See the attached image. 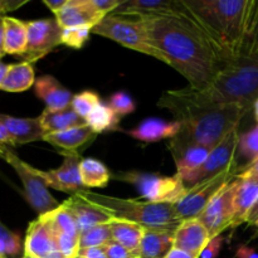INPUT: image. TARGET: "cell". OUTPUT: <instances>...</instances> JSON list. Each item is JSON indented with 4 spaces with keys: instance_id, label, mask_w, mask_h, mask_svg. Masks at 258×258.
<instances>
[{
    "instance_id": "cell-52",
    "label": "cell",
    "mask_w": 258,
    "mask_h": 258,
    "mask_svg": "<svg viewBox=\"0 0 258 258\" xmlns=\"http://www.w3.org/2000/svg\"><path fill=\"white\" fill-rule=\"evenodd\" d=\"M8 148H9V146L4 145V144H3L2 141H0V158H2V155H3V154H4V151L7 150Z\"/></svg>"
},
{
    "instance_id": "cell-17",
    "label": "cell",
    "mask_w": 258,
    "mask_h": 258,
    "mask_svg": "<svg viewBox=\"0 0 258 258\" xmlns=\"http://www.w3.org/2000/svg\"><path fill=\"white\" fill-rule=\"evenodd\" d=\"M106 15L98 12L91 0H68L67 5L55 14V20L62 29L73 27L95 28Z\"/></svg>"
},
{
    "instance_id": "cell-55",
    "label": "cell",
    "mask_w": 258,
    "mask_h": 258,
    "mask_svg": "<svg viewBox=\"0 0 258 258\" xmlns=\"http://www.w3.org/2000/svg\"><path fill=\"white\" fill-rule=\"evenodd\" d=\"M3 17V15H2V13H0V18H2Z\"/></svg>"
},
{
    "instance_id": "cell-23",
    "label": "cell",
    "mask_w": 258,
    "mask_h": 258,
    "mask_svg": "<svg viewBox=\"0 0 258 258\" xmlns=\"http://www.w3.org/2000/svg\"><path fill=\"white\" fill-rule=\"evenodd\" d=\"M254 57H258V0H248L243 33L231 62Z\"/></svg>"
},
{
    "instance_id": "cell-34",
    "label": "cell",
    "mask_w": 258,
    "mask_h": 258,
    "mask_svg": "<svg viewBox=\"0 0 258 258\" xmlns=\"http://www.w3.org/2000/svg\"><path fill=\"white\" fill-rule=\"evenodd\" d=\"M24 244L19 234L10 231L0 221V256L3 258H22Z\"/></svg>"
},
{
    "instance_id": "cell-58",
    "label": "cell",
    "mask_w": 258,
    "mask_h": 258,
    "mask_svg": "<svg viewBox=\"0 0 258 258\" xmlns=\"http://www.w3.org/2000/svg\"><path fill=\"white\" fill-rule=\"evenodd\" d=\"M0 258H3V257H2V256H0Z\"/></svg>"
},
{
    "instance_id": "cell-26",
    "label": "cell",
    "mask_w": 258,
    "mask_h": 258,
    "mask_svg": "<svg viewBox=\"0 0 258 258\" xmlns=\"http://www.w3.org/2000/svg\"><path fill=\"white\" fill-rule=\"evenodd\" d=\"M96 136L97 135L91 130L90 126L83 123L59 133L45 134L42 140L64 151H76L81 146L91 143Z\"/></svg>"
},
{
    "instance_id": "cell-3",
    "label": "cell",
    "mask_w": 258,
    "mask_h": 258,
    "mask_svg": "<svg viewBox=\"0 0 258 258\" xmlns=\"http://www.w3.org/2000/svg\"><path fill=\"white\" fill-rule=\"evenodd\" d=\"M183 4L228 64L242 38L248 0H183Z\"/></svg>"
},
{
    "instance_id": "cell-22",
    "label": "cell",
    "mask_w": 258,
    "mask_h": 258,
    "mask_svg": "<svg viewBox=\"0 0 258 258\" xmlns=\"http://www.w3.org/2000/svg\"><path fill=\"white\" fill-rule=\"evenodd\" d=\"M62 204L68 209L71 216L75 219L80 234L93 228V227L110 223L112 221V218L107 213L91 206L90 203H87L77 196H71Z\"/></svg>"
},
{
    "instance_id": "cell-36",
    "label": "cell",
    "mask_w": 258,
    "mask_h": 258,
    "mask_svg": "<svg viewBox=\"0 0 258 258\" xmlns=\"http://www.w3.org/2000/svg\"><path fill=\"white\" fill-rule=\"evenodd\" d=\"M237 154H239L246 160L243 165L251 164L252 161H254L258 158V125L252 130H249L248 133L242 134L239 136Z\"/></svg>"
},
{
    "instance_id": "cell-8",
    "label": "cell",
    "mask_w": 258,
    "mask_h": 258,
    "mask_svg": "<svg viewBox=\"0 0 258 258\" xmlns=\"http://www.w3.org/2000/svg\"><path fill=\"white\" fill-rule=\"evenodd\" d=\"M238 161L232 164L227 169L222 170L217 175L202 180L191 186H186L184 196L174 204L176 214L181 221L199 218L204 209L207 208L216 194L223 188L226 184L233 180L238 170Z\"/></svg>"
},
{
    "instance_id": "cell-24",
    "label": "cell",
    "mask_w": 258,
    "mask_h": 258,
    "mask_svg": "<svg viewBox=\"0 0 258 258\" xmlns=\"http://www.w3.org/2000/svg\"><path fill=\"white\" fill-rule=\"evenodd\" d=\"M180 130L178 121H165L161 118L151 117L136 126L133 130L126 131L127 135L143 143H158V141L173 139Z\"/></svg>"
},
{
    "instance_id": "cell-38",
    "label": "cell",
    "mask_w": 258,
    "mask_h": 258,
    "mask_svg": "<svg viewBox=\"0 0 258 258\" xmlns=\"http://www.w3.org/2000/svg\"><path fill=\"white\" fill-rule=\"evenodd\" d=\"M93 28L87 27H73L67 28L62 30V44L67 47L75 48V49H81L83 45L90 39V35L92 33Z\"/></svg>"
},
{
    "instance_id": "cell-15",
    "label": "cell",
    "mask_w": 258,
    "mask_h": 258,
    "mask_svg": "<svg viewBox=\"0 0 258 258\" xmlns=\"http://www.w3.org/2000/svg\"><path fill=\"white\" fill-rule=\"evenodd\" d=\"M59 252L48 217L39 216L28 226L24 239V253L35 258H49Z\"/></svg>"
},
{
    "instance_id": "cell-37",
    "label": "cell",
    "mask_w": 258,
    "mask_h": 258,
    "mask_svg": "<svg viewBox=\"0 0 258 258\" xmlns=\"http://www.w3.org/2000/svg\"><path fill=\"white\" fill-rule=\"evenodd\" d=\"M100 103L101 100L97 93L93 92V91H83V92L73 96L71 107L78 116L86 120V117L92 112L93 108Z\"/></svg>"
},
{
    "instance_id": "cell-29",
    "label": "cell",
    "mask_w": 258,
    "mask_h": 258,
    "mask_svg": "<svg viewBox=\"0 0 258 258\" xmlns=\"http://www.w3.org/2000/svg\"><path fill=\"white\" fill-rule=\"evenodd\" d=\"M3 24H4L5 53L13 55L24 54L28 40L27 22L4 15Z\"/></svg>"
},
{
    "instance_id": "cell-31",
    "label": "cell",
    "mask_w": 258,
    "mask_h": 258,
    "mask_svg": "<svg viewBox=\"0 0 258 258\" xmlns=\"http://www.w3.org/2000/svg\"><path fill=\"white\" fill-rule=\"evenodd\" d=\"M108 224H110L111 233H112V241L122 244L135 256V252L140 246L145 229L138 224L120 221V219H112Z\"/></svg>"
},
{
    "instance_id": "cell-54",
    "label": "cell",
    "mask_w": 258,
    "mask_h": 258,
    "mask_svg": "<svg viewBox=\"0 0 258 258\" xmlns=\"http://www.w3.org/2000/svg\"><path fill=\"white\" fill-rule=\"evenodd\" d=\"M130 258H140V257H136V256H133V257H130Z\"/></svg>"
},
{
    "instance_id": "cell-4",
    "label": "cell",
    "mask_w": 258,
    "mask_h": 258,
    "mask_svg": "<svg viewBox=\"0 0 258 258\" xmlns=\"http://www.w3.org/2000/svg\"><path fill=\"white\" fill-rule=\"evenodd\" d=\"M75 196L107 213L112 219L130 222L143 227L144 229L174 233L183 222L176 214L174 204L170 203H153L145 199L118 198L88 189Z\"/></svg>"
},
{
    "instance_id": "cell-41",
    "label": "cell",
    "mask_w": 258,
    "mask_h": 258,
    "mask_svg": "<svg viewBox=\"0 0 258 258\" xmlns=\"http://www.w3.org/2000/svg\"><path fill=\"white\" fill-rule=\"evenodd\" d=\"M223 243L224 237L222 236V234L211 238V241L208 242L207 247L203 249V252H202L201 258H217L218 257L219 252H221Z\"/></svg>"
},
{
    "instance_id": "cell-43",
    "label": "cell",
    "mask_w": 258,
    "mask_h": 258,
    "mask_svg": "<svg viewBox=\"0 0 258 258\" xmlns=\"http://www.w3.org/2000/svg\"><path fill=\"white\" fill-rule=\"evenodd\" d=\"M81 258H107L105 248L102 247H90V248H81L78 252Z\"/></svg>"
},
{
    "instance_id": "cell-32",
    "label": "cell",
    "mask_w": 258,
    "mask_h": 258,
    "mask_svg": "<svg viewBox=\"0 0 258 258\" xmlns=\"http://www.w3.org/2000/svg\"><path fill=\"white\" fill-rule=\"evenodd\" d=\"M80 174L85 188H105L111 179L107 166L102 161L93 158L81 160Z\"/></svg>"
},
{
    "instance_id": "cell-11",
    "label": "cell",
    "mask_w": 258,
    "mask_h": 258,
    "mask_svg": "<svg viewBox=\"0 0 258 258\" xmlns=\"http://www.w3.org/2000/svg\"><path fill=\"white\" fill-rule=\"evenodd\" d=\"M28 40L25 62L34 63L62 44V28L55 19H38L27 22Z\"/></svg>"
},
{
    "instance_id": "cell-25",
    "label": "cell",
    "mask_w": 258,
    "mask_h": 258,
    "mask_svg": "<svg viewBox=\"0 0 258 258\" xmlns=\"http://www.w3.org/2000/svg\"><path fill=\"white\" fill-rule=\"evenodd\" d=\"M169 150L175 161L176 174L181 179L198 169L211 154L212 149L201 145H176L169 143Z\"/></svg>"
},
{
    "instance_id": "cell-39",
    "label": "cell",
    "mask_w": 258,
    "mask_h": 258,
    "mask_svg": "<svg viewBox=\"0 0 258 258\" xmlns=\"http://www.w3.org/2000/svg\"><path fill=\"white\" fill-rule=\"evenodd\" d=\"M108 106L117 113L118 116L130 115L135 111L136 105L130 95L126 92H116L110 97Z\"/></svg>"
},
{
    "instance_id": "cell-44",
    "label": "cell",
    "mask_w": 258,
    "mask_h": 258,
    "mask_svg": "<svg viewBox=\"0 0 258 258\" xmlns=\"http://www.w3.org/2000/svg\"><path fill=\"white\" fill-rule=\"evenodd\" d=\"M236 257L237 258H258V252L252 247L246 246V244H241L237 247L236 249Z\"/></svg>"
},
{
    "instance_id": "cell-21",
    "label": "cell",
    "mask_w": 258,
    "mask_h": 258,
    "mask_svg": "<svg viewBox=\"0 0 258 258\" xmlns=\"http://www.w3.org/2000/svg\"><path fill=\"white\" fill-rule=\"evenodd\" d=\"M0 122L9 134L12 146L34 143L42 140L44 136V131L38 117H15V116L0 113Z\"/></svg>"
},
{
    "instance_id": "cell-46",
    "label": "cell",
    "mask_w": 258,
    "mask_h": 258,
    "mask_svg": "<svg viewBox=\"0 0 258 258\" xmlns=\"http://www.w3.org/2000/svg\"><path fill=\"white\" fill-rule=\"evenodd\" d=\"M239 173L258 174V158L254 161H252L251 164H247V165H243V166H238L237 174H239Z\"/></svg>"
},
{
    "instance_id": "cell-48",
    "label": "cell",
    "mask_w": 258,
    "mask_h": 258,
    "mask_svg": "<svg viewBox=\"0 0 258 258\" xmlns=\"http://www.w3.org/2000/svg\"><path fill=\"white\" fill-rule=\"evenodd\" d=\"M165 258H196V257L191 256V254H189V253H186V252L180 251V249H178V248H173L168 254H166Z\"/></svg>"
},
{
    "instance_id": "cell-14",
    "label": "cell",
    "mask_w": 258,
    "mask_h": 258,
    "mask_svg": "<svg viewBox=\"0 0 258 258\" xmlns=\"http://www.w3.org/2000/svg\"><path fill=\"white\" fill-rule=\"evenodd\" d=\"M54 233L57 249L64 258H75L80 252V232L68 209L63 204L55 211L47 213Z\"/></svg>"
},
{
    "instance_id": "cell-20",
    "label": "cell",
    "mask_w": 258,
    "mask_h": 258,
    "mask_svg": "<svg viewBox=\"0 0 258 258\" xmlns=\"http://www.w3.org/2000/svg\"><path fill=\"white\" fill-rule=\"evenodd\" d=\"M34 92L50 111H60L71 107L73 95L55 77L45 75L35 80Z\"/></svg>"
},
{
    "instance_id": "cell-33",
    "label": "cell",
    "mask_w": 258,
    "mask_h": 258,
    "mask_svg": "<svg viewBox=\"0 0 258 258\" xmlns=\"http://www.w3.org/2000/svg\"><path fill=\"white\" fill-rule=\"evenodd\" d=\"M86 125L90 126L91 130L98 135V134L106 133V131L117 130L120 116L112 110L108 105L101 102L100 105L93 108L92 112L86 117Z\"/></svg>"
},
{
    "instance_id": "cell-56",
    "label": "cell",
    "mask_w": 258,
    "mask_h": 258,
    "mask_svg": "<svg viewBox=\"0 0 258 258\" xmlns=\"http://www.w3.org/2000/svg\"><path fill=\"white\" fill-rule=\"evenodd\" d=\"M75 258H81V257H80V256H77V257H75Z\"/></svg>"
},
{
    "instance_id": "cell-57",
    "label": "cell",
    "mask_w": 258,
    "mask_h": 258,
    "mask_svg": "<svg viewBox=\"0 0 258 258\" xmlns=\"http://www.w3.org/2000/svg\"><path fill=\"white\" fill-rule=\"evenodd\" d=\"M256 227H257V229H258V223H257V224H256Z\"/></svg>"
},
{
    "instance_id": "cell-49",
    "label": "cell",
    "mask_w": 258,
    "mask_h": 258,
    "mask_svg": "<svg viewBox=\"0 0 258 258\" xmlns=\"http://www.w3.org/2000/svg\"><path fill=\"white\" fill-rule=\"evenodd\" d=\"M7 54L5 53V43H4V24H3V17L0 18V58Z\"/></svg>"
},
{
    "instance_id": "cell-30",
    "label": "cell",
    "mask_w": 258,
    "mask_h": 258,
    "mask_svg": "<svg viewBox=\"0 0 258 258\" xmlns=\"http://www.w3.org/2000/svg\"><path fill=\"white\" fill-rule=\"evenodd\" d=\"M38 118H39L43 131H44V135L45 134L59 133V131L68 130V128L86 123V121L81 116H78L72 107L60 111H50L45 108Z\"/></svg>"
},
{
    "instance_id": "cell-2",
    "label": "cell",
    "mask_w": 258,
    "mask_h": 258,
    "mask_svg": "<svg viewBox=\"0 0 258 258\" xmlns=\"http://www.w3.org/2000/svg\"><path fill=\"white\" fill-rule=\"evenodd\" d=\"M158 106L170 111L180 123L179 133L169 143L208 149L216 148L232 131L237 130L249 111L239 103L198 102L186 88L164 92Z\"/></svg>"
},
{
    "instance_id": "cell-12",
    "label": "cell",
    "mask_w": 258,
    "mask_h": 258,
    "mask_svg": "<svg viewBox=\"0 0 258 258\" xmlns=\"http://www.w3.org/2000/svg\"><path fill=\"white\" fill-rule=\"evenodd\" d=\"M239 136H241V134H239L238 128L232 131L216 148L212 149L207 160L198 169L189 173L183 179L184 183H188L189 186H191L194 184L199 183V181L206 180V179L211 178V176L217 175L222 170H224V169L231 166L233 163H236Z\"/></svg>"
},
{
    "instance_id": "cell-45",
    "label": "cell",
    "mask_w": 258,
    "mask_h": 258,
    "mask_svg": "<svg viewBox=\"0 0 258 258\" xmlns=\"http://www.w3.org/2000/svg\"><path fill=\"white\" fill-rule=\"evenodd\" d=\"M43 3H44V5L50 10V12L57 14L58 12H60V10L67 5L68 0H44Z\"/></svg>"
},
{
    "instance_id": "cell-42",
    "label": "cell",
    "mask_w": 258,
    "mask_h": 258,
    "mask_svg": "<svg viewBox=\"0 0 258 258\" xmlns=\"http://www.w3.org/2000/svg\"><path fill=\"white\" fill-rule=\"evenodd\" d=\"M91 3L98 12H101L103 15L107 17V15L112 14L118 9V7L122 4L123 0H91Z\"/></svg>"
},
{
    "instance_id": "cell-5",
    "label": "cell",
    "mask_w": 258,
    "mask_h": 258,
    "mask_svg": "<svg viewBox=\"0 0 258 258\" xmlns=\"http://www.w3.org/2000/svg\"><path fill=\"white\" fill-rule=\"evenodd\" d=\"M186 91L198 102L239 103L251 111L258 98V57L228 63L208 90Z\"/></svg>"
},
{
    "instance_id": "cell-19",
    "label": "cell",
    "mask_w": 258,
    "mask_h": 258,
    "mask_svg": "<svg viewBox=\"0 0 258 258\" xmlns=\"http://www.w3.org/2000/svg\"><path fill=\"white\" fill-rule=\"evenodd\" d=\"M211 241L208 231L198 218L183 221L174 232V248L201 258L202 252Z\"/></svg>"
},
{
    "instance_id": "cell-6",
    "label": "cell",
    "mask_w": 258,
    "mask_h": 258,
    "mask_svg": "<svg viewBox=\"0 0 258 258\" xmlns=\"http://www.w3.org/2000/svg\"><path fill=\"white\" fill-rule=\"evenodd\" d=\"M92 33L168 64L166 58L153 45L143 22L138 18L110 14L93 28Z\"/></svg>"
},
{
    "instance_id": "cell-7",
    "label": "cell",
    "mask_w": 258,
    "mask_h": 258,
    "mask_svg": "<svg viewBox=\"0 0 258 258\" xmlns=\"http://www.w3.org/2000/svg\"><path fill=\"white\" fill-rule=\"evenodd\" d=\"M113 178L134 185L143 199L153 203L175 204L186 190L185 183L178 174L165 176L143 171H121Z\"/></svg>"
},
{
    "instance_id": "cell-40",
    "label": "cell",
    "mask_w": 258,
    "mask_h": 258,
    "mask_svg": "<svg viewBox=\"0 0 258 258\" xmlns=\"http://www.w3.org/2000/svg\"><path fill=\"white\" fill-rule=\"evenodd\" d=\"M105 253L107 258H130L134 254L128 249H126L122 244L117 243L115 241H111L103 246Z\"/></svg>"
},
{
    "instance_id": "cell-18",
    "label": "cell",
    "mask_w": 258,
    "mask_h": 258,
    "mask_svg": "<svg viewBox=\"0 0 258 258\" xmlns=\"http://www.w3.org/2000/svg\"><path fill=\"white\" fill-rule=\"evenodd\" d=\"M237 189L234 194V216L232 228L246 223L251 209L258 201V174L239 173L236 175Z\"/></svg>"
},
{
    "instance_id": "cell-53",
    "label": "cell",
    "mask_w": 258,
    "mask_h": 258,
    "mask_svg": "<svg viewBox=\"0 0 258 258\" xmlns=\"http://www.w3.org/2000/svg\"><path fill=\"white\" fill-rule=\"evenodd\" d=\"M22 258H35V257H32V256H29V254H23V257Z\"/></svg>"
},
{
    "instance_id": "cell-35",
    "label": "cell",
    "mask_w": 258,
    "mask_h": 258,
    "mask_svg": "<svg viewBox=\"0 0 258 258\" xmlns=\"http://www.w3.org/2000/svg\"><path fill=\"white\" fill-rule=\"evenodd\" d=\"M111 241H112V233H111L110 224H101L80 234V249L102 247Z\"/></svg>"
},
{
    "instance_id": "cell-27",
    "label": "cell",
    "mask_w": 258,
    "mask_h": 258,
    "mask_svg": "<svg viewBox=\"0 0 258 258\" xmlns=\"http://www.w3.org/2000/svg\"><path fill=\"white\" fill-rule=\"evenodd\" d=\"M173 248L174 233L145 229L135 256L140 258H165Z\"/></svg>"
},
{
    "instance_id": "cell-1",
    "label": "cell",
    "mask_w": 258,
    "mask_h": 258,
    "mask_svg": "<svg viewBox=\"0 0 258 258\" xmlns=\"http://www.w3.org/2000/svg\"><path fill=\"white\" fill-rule=\"evenodd\" d=\"M140 20L154 47L193 90H208L226 68L227 62L221 50L189 15L185 7L180 14Z\"/></svg>"
},
{
    "instance_id": "cell-10",
    "label": "cell",
    "mask_w": 258,
    "mask_h": 258,
    "mask_svg": "<svg viewBox=\"0 0 258 258\" xmlns=\"http://www.w3.org/2000/svg\"><path fill=\"white\" fill-rule=\"evenodd\" d=\"M237 189V180H233L223 186L216 194L211 203L207 206L203 213L199 216V221L208 231L211 238L219 236L226 229L232 228L234 216V194Z\"/></svg>"
},
{
    "instance_id": "cell-51",
    "label": "cell",
    "mask_w": 258,
    "mask_h": 258,
    "mask_svg": "<svg viewBox=\"0 0 258 258\" xmlns=\"http://www.w3.org/2000/svg\"><path fill=\"white\" fill-rule=\"evenodd\" d=\"M252 110H253V115H254V118H256V122L258 125V98L256 101H254L253 106H252Z\"/></svg>"
},
{
    "instance_id": "cell-50",
    "label": "cell",
    "mask_w": 258,
    "mask_h": 258,
    "mask_svg": "<svg viewBox=\"0 0 258 258\" xmlns=\"http://www.w3.org/2000/svg\"><path fill=\"white\" fill-rule=\"evenodd\" d=\"M8 66L9 64H5V63L0 62V86H2V82H3V80H4L5 75H7Z\"/></svg>"
},
{
    "instance_id": "cell-13",
    "label": "cell",
    "mask_w": 258,
    "mask_h": 258,
    "mask_svg": "<svg viewBox=\"0 0 258 258\" xmlns=\"http://www.w3.org/2000/svg\"><path fill=\"white\" fill-rule=\"evenodd\" d=\"M63 164L52 170H39L38 173L48 185V188L71 193L72 196L85 190L80 174V164L82 158L77 151H62Z\"/></svg>"
},
{
    "instance_id": "cell-28",
    "label": "cell",
    "mask_w": 258,
    "mask_h": 258,
    "mask_svg": "<svg viewBox=\"0 0 258 258\" xmlns=\"http://www.w3.org/2000/svg\"><path fill=\"white\" fill-rule=\"evenodd\" d=\"M35 83L34 68L29 62L14 63L8 66L7 75L3 80L0 91L10 93H19L29 90Z\"/></svg>"
},
{
    "instance_id": "cell-47",
    "label": "cell",
    "mask_w": 258,
    "mask_h": 258,
    "mask_svg": "<svg viewBox=\"0 0 258 258\" xmlns=\"http://www.w3.org/2000/svg\"><path fill=\"white\" fill-rule=\"evenodd\" d=\"M246 223L248 224V226H256V224L258 223V201L256 202V204H254L253 208L251 209V212L248 213V216H247Z\"/></svg>"
},
{
    "instance_id": "cell-9",
    "label": "cell",
    "mask_w": 258,
    "mask_h": 258,
    "mask_svg": "<svg viewBox=\"0 0 258 258\" xmlns=\"http://www.w3.org/2000/svg\"><path fill=\"white\" fill-rule=\"evenodd\" d=\"M19 176L20 181L24 189V196L29 206L38 213V217L44 216L59 208L60 204L54 197L50 194L49 188L43 180L42 176L38 173V169L33 168L32 165L23 161L15 153H13L12 149L8 148L2 155Z\"/></svg>"
},
{
    "instance_id": "cell-16",
    "label": "cell",
    "mask_w": 258,
    "mask_h": 258,
    "mask_svg": "<svg viewBox=\"0 0 258 258\" xmlns=\"http://www.w3.org/2000/svg\"><path fill=\"white\" fill-rule=\"evenodd\" d=\"M183 10L184 5L181 0H123L112 14L143 19L161 15H176Z\"/></svg>"
}]
</instances>
